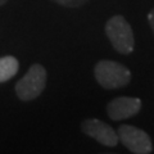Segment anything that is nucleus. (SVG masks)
I'll return each instance as SVG.
<instances>
[{"instance_id": "1", "label": "nucleus", "mask_w": 154, "mask_h": 154, "mask_svg": "<svg viewBox=\"0 0 154 154\" xmlns=\"http://www.w3.org/2000/svg\"><path fill=\"white\" fill-rule=\"evenodd\" d=\"M95 80L102 88L107 90L121 89L130 84L131 71L119 62L103 59L99 60L94 67Z\"/></svg>"}, {"instance_id": "2", "label": "nucleus", "mask_w": 154, "mask_h": 154, "mask_svg": "<svg viewBox=\"0 0 154 154\" xmlns=\"http://www.w3.org/2000/svg\"><path fill=\"white\" fill-rule=\"evenodd\" d=\"M105 35L108 36L110 44L119 54L128 55L135 49V36L131 25L121 14L110 17L105 23Z\"/></svg>"}, {"instance_id": "3", "label": "nucleus", "mask_w": 154, "mask_h": 154, "mask_svg": "<svg viewBox=\"0 0 154 154\" xmlns=\"http://www.w3.org/2000/svg\"><path fill=\"white\" fill-rule=\"evenodd\" d=\"M46 86V69L40 63H33L26 75L17 81L14 90L19 100L30 102L40 96Z\"/></svg>"}, {"instance_id": "4", "label": "nucleus", "mask_w": 154, "mask_h": 154, "mask_svg": "<svg viewBox=\"0 0 154 154\" xmlns=\"http://www.w3.org/2000/svg\"><path fill=\"white\" fill-rule=\"evenodd\" d=\"M118 140L131 153L149 154L153 152V143L150 136L141 128L131 125H121L117 130Z\"/></svg>"}, {"instance_id": "5", "label": "nucleus", "mask_w": 154, "mask_h": 154, "mask_svg": "<svg viewBox=\"0 0 154 154\" xmlns=\"http://www.w3.org/2000/svg\"><path fill=\"white\" fill-rule=\"evenodd\" d=\"M81 131L104 146L114 148L118 144V135L116 134L114 128L98 118H86L82 121Z\"/></svg>"}, {"instance_id": "6", "label": "nucleus", "mask_w": 154, "mask_h": 154, "mask_svg": "<svg viewBox=\"0 0 154 154\" xmlns=\"http://www.w3.org/2000/svg\"><path fill=\"white\" fill-rule=\"evenodd\" d=\"M143 107V102L132 96H118L107 104V114L113 121L131 118L136 116Z\"/></svg>"}, {"instance_id": "7", "label": "nucleus", "mask_w": 154, "mask_h": 154, "mask_svg": "<svg viewBox=\"0 0 154 154\" xmlns=\"http://www.w3.org/2000/svg\"><path fill=\"white\" fill-rule=\"evenodd\" d=\"M19 69V62L16 57L5 55L0 57V84L7 82L17 75Z\"/></svg>"}, {"instance_id": "8", "label": "nucleus", "mask_w": 154, "mask_h": 154, "mask_svg": "<svg viewBox=\"0 0 154 154\" xmlns=\"http://www.w3.org/2000/svg\"><path fill=\"white\" fill-rule=\"evenodd\" d=\"M54 3L59 4L62 7L67 8H79L81 5H85L86 3H89L90 0H53Z\"/></svg>"}, {"instance_id": "9", "label": "nucleus", "mask_w": 154, "mask_h": 154, "mask_svg": "<svg viewBox=\"0 0 154 154\" xmlns=\"http://www.w3.org/2000/svg\"><path fill=\"white\" fill-rule=\"evenodd\" d=\"M148 22H149V26H150L152 31L154 33V8L148 13Z\"/></svg>"}, {"instance_id": "10", "label": "nucleus", "mask_w": 154, "mask_h": 154, "mask_svg": "<svg viewBox=\"0 0 154 154\" xmlns=\"http://www.w3.org/2000/svg\"><path fill=\"white\" fill-rule=\"evenodd\" d=\"M8 2V0H0V7H2V5H4V4H5Z\"/></svg>"}]
</instances>
